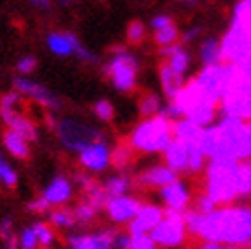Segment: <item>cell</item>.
I'll return each instance as SVG.
<instances>
[{
	"instance_id": "obj_26",
	"label": "cell",
	"mask_w": 251,
	"mask_h": 249,
	"mask_svg": "<svg viewBox=\"0 0 251 249\" xmlns=\"http://www.w3.org/2000/svg\"><path fill=\"white\" fill-rule=\"evenodd\" d=\"M164 219H166V208L153 202H143L141 210L135 217V221L145 229V233H151Z\"/></svg>"
},
{
	"instance_id": "obj_56",
	"label": "cell",
	"mask_w": 251,
	"mask_h": 249,
	"mask_svg": "<svg viewBox=\"0 0 251 249\" xmlns=\"http://www.w3.org/2000/svg\"><path fill=\"white\" fill-rule=\"evenodd\" d=\"M249 249H251V245H249Z\"/></svg>"
},
{
	"instance_id": "obj_57",
	"label": "cell",
	"mask_w": 251,
	"mask_h": 249,
	"mask_svg": "<svg viewBox=\"0 0 251 249\" xmlns=\"http://www.w3.org/2000/svg\"><path fill=\"white\" fill-rule=\"evenodd\" d=\"M194 249H196V247H194Z\"/></svg>"
},
{
	"instance_id": "obj_18",
	"label": "cell",
	"mask_w": 251,
	"mask_h": 249,
	"mask_svg": "<svg viewBox=\"0 0 251 249\" xmlns=\"http://www.w3.org/2000/svg\"><path fill=\"white\" fill-rule=\"evenodd\" d=\"M74 190H76V186H74L72 178L64 176V174H57L49 180V184L43 188L41 196L49 202L51 208H59V206H66L72 198H74Z\"/></svg>"
},
{
	"instance_id": "obj_9",
	"label": "cell",
	"mask_w": 251,
	"mask_h": 249,
	"mask_svg": "<svg viewBox=\"0 0 251 249\" xmlns=\"http://www.w3.org/2000/svg\"><path fill=\"white\" fill-rule=\"evenodd\" d=\"M21 102H23V96L19 92L15 90L4 92L0 96V119L6 124V129L17 131L29 141H37L39 131H37L35 123L21 110Z\"/></svg>"
},
{
	"instance_id": "obj_2",
	"label": "cell",
	"mask_w": 251,
	"mask_h": 249,
	"mask_svg": "<svg viewBox=\"0 0 251 249\" xmlns=\"http://www.w3.org/2000/svg\"><path fill=\"white\" fill-rule=\"evenodd\" d=\"M174 102L178 104V108L182 110L184 119L200 124L202 129L215 124L219 121L217 117H221L219 115V102H215L212 98H208L202 90L198 88V84L192 78L186 82L182 92L174 98Z\"/></svg>"
},
{
	"instance_id": "obj_3",
	"label": "cell",
	"mask_w": 251,
	"mask_h": 249,
	"mask_svg": "<svg viewBox=\"0 0 251 249\" xmlns=\"http://www.w3.org/2000/svg\"><path fill=\"white\" fill-rule=\"evenodd\" d=\"M49 123H51V127L55 131L59 145L70 153H80L88 145L104 139L102 131L98 127H94V124L78 117H61Z\"/></svg>"
},
{
	"instance_id": "obj_34",
	"label": "cell",
	"mask_w": 251,
	"mask_h": 249,
	"mask_svg": "<svg viewBox=\"0 0 251 249\" xmlns=\"http://www.w3.org/2000/svg\"><path fill=\"white\" fill-rule=\"evenodd\" d=\"M180 37H182V31L178 29V25H170V27L161 29V31H155L153 33V41L159 49H168V47H174L180 43Z\"/></svg>"
},
{
	"instance_id": "obj_29",
	"label": "cell",
	"mask_w": 251,
	"mask_h": 249,
	"mask_svg": "<svg viewBox=\"0 0 251 249\" xmlns=\"http://www.w3.org/2000/svg\"><path fill=\"white\" fill-rule=\"evenodd\" d=\"M102 186H104L108 198L125 196V194H129V190L133 188V178H129L127 174H115V176H108L102 182Z\"/></svg>"
},
{
	"instance_id": "obj_48",
	"label": "cell",
	"mask_w": 251,
	"mask_h": 249,
	"mask_svg": "<svg viewBox=\"0 0 251 249\" xmlns=\"http://www.w3.org/2000/svg\"><path fill=\"white\" fill-rule=\"evenodd\" d=\"M15 233V221H12V217H4L2 221H0V239L2 241H8Z\"/></svg>"
},
{
	"instance_id": "obj_24",
	"label": "cell",
	"mask_w": 251,
	"mask_h": 249,
	"mask_svg": "<svg viewBox=\"0 0 251 249\" xmlns=\"http://www.w3.org/2000/svg\"><path fill=\"white\" fill-rule=\"evenodd\" d=\"M117 229H102L98 233H86L84 239L76 247H66V249H112L117 237Z\"/></svg>"
},
{
	"instance_id": "obj_47",
	"label": "cell",
	"mask_w": 251,
	"mask_h": 249,
	"mask_svg": "<svg viewBox=\"0 0 251 249\" xmlns=\"http://www.w3.org/2000/svg\"><path fill=\"white\" fill-rule=\"evenodd\" d=\"M131 249H159V245L151 239V235H141V237L131 239Z\"/></svg>"
},
{
	"instance_id": "obj_11",
	"label": "cell",
	"mask_w": 251,
	"mask_h": 249,
	"mask_svg": "<svg viewBox=\"0 0 251 249\" xmlns=\"http://www.w3.org/2000/svg\"><path fill=\"white\" fill-rule=\"evenodd\" d=\"M151 239L166 249L182 247L188 239V231L184 225V213H176V210H166V219L149 233Z\"/></svg>"
},
{
	"instance_id": "obj_30",
	"label": "cell",
	"mask_w": 251,
	"mask_h": 249,
	"mask_svg": "<svg viewBox=\"0 0 251 249\" xmlns=\"http://www.w3.org/2000/svg\"><path fill=\"white\" fill-rule=\"evenodd\" d=\"M164 108V102H161L159 94L155 92H145L141 94L139 102H137V110H139L141 119H151V117H157Z\"/></svg>"
},
{
	"instance_id": "obj_28",
	"label": "cell",
	"mask_w": 251,
	"mask_h": 249,
	"mask_svg": "<svg viewBox=\"0 0 251 249\" xmlns=\"http://www.w3.org/2000/svg\"><path fill=\"white\" fill-rule=\"evenodd\" d=\"M47 223L55 231H72L74 227H78L76 217H74V208H68V206L51 208L47 213Z\"/></svg>"
},
{
	"instance_id": "obj_38",
	"label": "cell",
	"mask_w": 251,
	"mask_h": 249,
	"mask_svg": "<svg viewBox=\"0 0 251 249\" xmlns=\"http://www.w3.org/2000/svg\"><path fill=\"white\" fill-rule=\"evenodd\" d=\"M92 115L102 123L115 121V104H112L108 98H98V100L92 104Z\"/></svg>"
},
{
	"instance_id": "obj_42",
	"label": "cell",
	"mask_w": 251,
	"mask_h": 249,
	"mask_svg": "<svg viewBox=\"0 0 251 249\" xmlns=\"http://www.w3.org/2000/svg\"><path fill=\"white\" fill-rule=\"evenodd\" d=\"M19 247H21V249H41L39 239H37L33 227L21 229V233H19Z\"/></svg>"
},
{
	"instance_id": "obj_46",
	"label": "cell",
	"mask_w": 251,
	"mask_h": 249,
	"mask_svg": "<svg viewBox=\"0 0 251 249\" xmlns=\"http://www.w3.org/2000/svg\"><path fill=\"white\" fill-rule=\"evenodd\" d=\"M241 161H251V123H245L241 139Z\"/></svg>"
},
{
	"instance_id": "obj_35",
	"label": "cell",
	"mask_w": 251,
	"mask_h": 249,
	"mask_svg": "<svg viewBox=\"0 0 251 249\" xmlns=\"http://www.w3.org/2000/svg\"><path fill=\"white\" fill-rule=\"evenodd\" d=\"M31 227H33V231H35V235H37V239H39L41 249H51V245H53L55 239H57L55 229L49 225L47 221H35Z\"/></svg>"
},
{
	"instance_id": "obj_50",
	"label": "cell",
	"mask_w": 251,
	"mask_h": 249,
	"mask_svg": "<svg viewBox=\"0 0 251 249\" xmlns=\"http://www.w3.org/2000/svg\"><path fill=\"white\" fill-rule=\"evenodd\" d=\"M112 249H131V235L127 231H119L115 243H112Z\"/></svg>"
},
{
	"instance_id": "obj_45",
	"label": "cell",
	"mask_w": 251,
	"mask_h": 249,
	"mask_svg": "<svg viewBox=\"0 0 251 249\" xmlns=\"http://www.w3.org/2000/svg\"><path fill=\"white\" fill-rule=\"evenodd\" d=\"M202 31H204L202 25H192V27L184 29V33H182V37H180V43H182V45H190V43L198 41L200 35H202Z\"/></svg>"
},
{
	"instance_id": "obj_43",
	"label": "cell",
	"mask_w": 251,
	"mask_h": 249,
	"mask_svg": "<svg viewBox=\"0 0 251 249\" xmlns=\"http://www.w3.org/2000/svg\"><path fill=\"white\" fill-rule=\"evenodd\" d=\"M27 210L33 213V215H47L49 210H51V206H49V202L45 200L43 196H35L27 202Z\"/></svg>"
},
{
	"instance_id": "obj_5",
	"label": "cell",
	"mask_w": 251,
	"mask_h": 249,
	"mask_svg": "<svg viewBox=\"0 0 251 249\" xmlns=\"http://www.w3.org/2000/svg\"><path fill=\"white\" fill-rule=\"evenodd\" d=\"M221 245H251V206H221Z\"/></svg>"
},
{
	"instance_id": "obj_31",
	"label": "cell",
	"mask_w": 251,
	"mask_h": 249,
	"mask_svg": "<svg viewBox=\"0 0 251 249\" xmlns=\"http://www.w3.org/2000/svg\"><path fill=\"white\" fill-rule=\"evenodd\" d=\"M82 198L86 202H90L98 213L100 210H104L106 208V202H108V194H106V190H104V186H102V182H98V180H94L88 188L82 192Z\"/></svg>"
},
{
	"instance_id": "obj_54",
	"label": "cell",
	"mask_w": 251,
	"mask_h": 249,
	"mask_svg": "<svg viewBox=\"0 0 251 249\" xmlns=\"http://www.w3.org/2000/svg\"><path fill=\"white\" fill-rule=\"evenodd\" d=\"M180 2H184V4H196L198 0H180Z\"/></svg>"
},
{
	"instance_id": "obj_16",
	"label": "cell",
	"mask_w": 251,
	"mask_h": 249,
	"mask_svg": "<svg viewBox=\"0 0 251 249\" xmlns=\"http://www.w3.org/2000/svg\"><path fill=\"white\" fill-rule=\"evenodd\" d=\"M159 200L166 210H176V213H186L188 208H192L194 194L190 184L184 180H176L174 184L166 186L164 190H159Z\"/></svg>"
},
{
	"instance_id": "obj_6",
	"label": "cell",
	"mask_w": 251,
	"mask_h": 249,
	"mask_svg": "<svg viewBox=\"0 0 251 249\" xmlns=\"http://www.w3.org/2000/svg\"><path fill=\"white\" fill-rule=\"evenodd\" d=\"M212 129L217 137V149L208 161H241V139L245 123L233 117H219Z\"/></svg>"
},
{
	"instance_id": "obj_15",
	"label": "cell",
	"mask_w": 251,
	"mask_h": 249,
	"mask_svg": "<svg viewBox=\"0 0 251 249\" xmlns=\"http://www.w3.org/2000/svg\"><path fill=\"white\" fill-rule=\"evenodd\" d=\"M176 180H180V176L174 170H170L166 164H155L137 174L133 178V184L141 190H164Z\"/></svg>"
},
{
	"instance_id": "obj_36",
	"label": "cell",
	"mask_w": 251,
	"mask_h": 249,
	"mask_svg": "<svg viewBox=\"0 0 251 249\" xmlns=\"http://www.w3.org/2000/svg\"><path fill=\"white\" fill-rule=\"evenodd\" d=\"M74 217H76L78 227H88V225H92V223L96 221L98 210L90 202H86L84 198H82V200L76 206H74Z\"/></svg>"
},
{
	"instance_id": "obj_33",
	"label": "cell",
	"mask_w": 251,
	"mask_h": 249,
	"mask_svg": "<svg viewBox=\"0 0 251 249\" xmlns=\"http://www.w3.org/2000/svg\"><path fill=\"white\" fill-rule=\"evenodd\" d=\"M231 25L251 33V0H237L231 12Z\"/></svg>"
},
{
	"instance_id": "obj_13",
	"label": "cell",
	"mask_w": 251,
	"mask_h": 249,
	"mask_svg": "<svg viewBox=\"0 0 251 249\" xmlns=\"http://www.w3.org/2000/svg\"><path fill=\"white\" fill-rule=\"evenodd\" d=\"M110 155H112V147L108 145V141L106 139L96 141L78 153V166L80 170L96 176V174H102L110 168Z\"/></svg>"
},
{
	"instance_id": "obj_14",
	"label": "cell",
	"mask_w": 251,
	"mask_h": 249,
	"mask_svg": "<svg viewBox=\"0 0 251 249\" xmlns=\"http://www.w3.org/2000/svg\"><path fill=\"white\" fill-rule=\"evenodd\" d=\"M141 206H143V200L139 196L125 194V196H117V198H108L104 213L112 225H129L131 221H135Z\"/></svg>"
},
{
	"instance_id": "obj_17",
	"label": "cell",
	"mask_w": 251,
	"mask_h": 249,
	"mask_svg": "<svg viewBox=\"0 0 251 249\" xmlns=\"http://www.w3.org/2000/svg\"><path fill=\"white\" fill-rule=\"evenodd\" d=\"M221 117H233L243 123H251V94L243 90H231L219 104Z\"/></svg>"
},
{
	"instance_id": "obj_8",
	"label": "cell",
	"mask_w": 251,
	"mask_h": 249,
	"mask_svg": "<svg viewBox=\"0 0 251 249\" xmlns=\"http://www.w3.org/2000/svg\"><path fill=\"white\" fill-rule=\"evenodd\" d=\"M45 47L55 57H76L86 66L100 64V57L90 51L72 31H49L45 35Z\"/></svg>"
},
{
	"instance_id": "obj_12",
	"label": "cell",
	"mask_w": 251,
	"mask_h": 249,
	"mask_svg": "<svg viewBox=\"0 0 251 249\" xmlns=\"http://www.w3.org/2000/svg\"><path fill=\"white\" fill-rule=\"evenodd\" d=\"M12 90L19 92L23 98H29L35 104H39L41 108L49 110V113H57L61 108V98L53 90H49L47 86H43L41 82H37L33 78L17 76L12 80Z\"/></svg>"
},
{
	"instance_id": "obj_21",
	"label": "cell",
	"mask_w": 251,
	"mask_h": 249,
	"mask_svg": "<svg viewBox=\"0 0 251 249\" xmlns=\"http://www.w3.org/2000/svg\"><path fill=\"white\" fill-rule=\"evenodd\" d=\"M2 147L6 149V153L12 155L15 159L27 161L31 157V141L25 139L23 135H19L17 131L6 129L2 133Z\"/></svg>"
},
{
	"instance_id": "obj_55",
	"label": "cell",
	"mask_w": 251,
	"mask_h": 249,
	"mask_svg": "<svg viewBox=\"0 0 251 249\" xmlns=\"http://www.w3.org/2000/svg\"><path fill=\"white\" fill-rule=\"evenodd\" d=\"M249 168H251V161H249Z\"/></svg>"
},
{
	"instance_id": "obj_20",
	"label": "cell",
	"mask_w": 251,
	"mask_h": 249,
	"mask_svg": "<svg viewBox=\"0 0 251 249\" xmlns=\"http://www.w3.org/2000/svg\"><path fill=\"white\" fill-rule=\"evenodd\" d=\"M159 53L170 68H174L178 74H182L184 78L188 76V72L192 68V53H190V49H188V45L178 43V45L168 47V49H159Z\"/></svg>"
},
{
	"instance_id": "obj_39",
	"label": "cell",
	"mask_w": 251,
	"mask_h": 249,
	"mask_svg": "<svg viewBox=\"0 0 251 249\" xmlns=\"http://www.w3.org/2000/svg\"><path fill=\"white\" fill-rule=\"evenodd\" d=\"M192 208L196 210V213H200V215H208V213H212V210H217L219 206H217V202L212 200L206 192H200V194L194 196Z\"/></svg>"
},
{
	"instance_id": "obj_51",
	"label": "cell",
	"mask_w": 251,
	"mask_h": 249,
	"mask_svg": "<svg viewBox=\"0 0 251 249\" xmlns=\"http://www.w3.org/2000/svg\"><path fill=\"white\" fill-rule=\"evenodd\" d=\"M196 249H225V245H221V243H202Z\"/></svg>"
},
{
	"instance_id": "obj_40",
	"label": "cell",
	"mask_w": 251,
	"mask_h": 249,
	"mask_svg": "<svg viewBox=\"0 0 251 249\" xmlns=\"http://www.w3.org/2000/svg\"><path fill=\"white\" fill-rule=\"evenodd\" d=\"M200 223H202V215L196 213L194 208H188L184 213V225H186V231L188 235L198 239V231H200Z\"/></svg>"
},
{
	"instance_id": "obj_25",
	"label": "cell",
	"mask_w": 251,
	"mask_h": 249,
	"mask_svg": "<svg viewBox=\"0 0 251 249\" xmlns=\"http://www.w3.org/2000/svg\"><path fill=\"white\" fill-rule=\"evenodd\" d=\"M202 133H204V129L200 127V124L188 121V119H180L174 123V139L184 145H192V143L200 145Z\"/></svg>"
},
{
	"instance_id": "obj_19",
	"label": "cell",
	"mask_w": 251,
	"mask_h": 249,
	"mask_svg": "<svg viewBox=\"0 0 251 249\" xmlns=\"http://www.w3.org/2000/svg\"><path fill=\"white\" fill-rule=\"evenodd\" d=\"M157 78H159L161 92H164V96L168 98V100H174V98L182 92V88L188 82V78H184L182 74H178L174 68H170L166 61H161V64H159Z\"/></svg>"
},
{
	"instance_id": "obj_23",
	"label": "cell",
	"mask_w": 251,
	"mask_h": 249,
	"mask_svg": "<svg viewBox=\"0 0 251 249\" xmlns=\"http://www.w3.org/2000/svg\"><path fill=\"white\" fill-rule=\"evenodd\" d=\"M161 164H166L170 170H174L176 174H188V153H186V147L180 141H172L170 147L161 153Z\"/></svg>"
},
{
	"instance_id": "obj_1",
	"label": "cell",
	"mask_w": 251,
	"mask_h": 249,
	"mask_svg": "<svg viewBox=\"0 0 251 249\" xmlns=\"http://www.w3.org/2000/svg\"><path fill=\"white\" fill-rule=\"evenodd\" d=\"M127 141L135 149V153H164L174 141V123L159 115L151 119H141L131 129Z\"/></svg>"
},
{
	"instance_id": "obj_22",
	"label": "cell",
	"mask_w": 251,
	"mask_h": 249,
	"mask_svg": "<svg viewBox=\"0 0 251 249\" xmlns=\"http://www.w3.org/2000/svg\"><path fill=\"white\" fill-rule=\"evenodd\" d=\"M196 57H198L200 64H202V68L223 64L221 39H217V37H204L196 47Z\"/></svg>"
},
{
	"instance_id": "obj_32",
	"label": "cell",
	"mask_w": 251,
	"mask_h": 249,
	"mask_svg": "<svg viewBox=\"0 0 251 249\" xmlns=\"http://www.w3.org/2000/svg\"><path fill=\"white\" fill-rule=\"evenodd\" d=\"M17 186H19V172L8 161V157L0 151V188L15 190Z\"/></svg>"
},
{
	"instance_id": "obj_44",
	"label": "cell",
	"mask_w": 251,
	"mask_h": 249,
	"mask_svg": "<svg viewBox=\"0 0 251 249\" xmlns=\"http://www.w3.org/2000/svg\"><path fill=\"white\" fill-rule=\"evenodd\" d=\"M170 25H174V19H172V15H168V12H157V15H153L151 21H149V27H151L153 33L170 27Z\"/></svg>"
},
{
	"instance_id": "obj_27",
	"label": "cell",
	"mask_w": 251,
	"mask_h": 249,
	"mask_svg": "<svg viewBox=\"0 0 251 249\" xmlns=\"http://www.w3.org/2000/svg\"><path fill=\"white\" fill-rule=\"evenodd\" d=\"M135 161V149L129 145V141H121L112 147V155H110V166L115 168L119 174H125L131 164Z\"/></svg>"
},
{
	"instance_id": "obj_49",
	"label": "cell",
	"mask_w": 251,
	"mask_h": 249,
	"mask_svg": "<svg viewBox=\"0 0 251 249\" xmlns=\"http://www.w3.org/2000/svg\"><path fill=\"white\" fill-rule=\"evenodd\" d=\"M27 4L35 10V12H51L53 8V0H27Z\"/></svg>"
},
{
	"instance_id": "obj_41",
	"label": "cell",
	"mask_w": 251,
	"mask_h": 249,
	"mask_svg": "<svg viewBox=\"0 0 251 249\" xmlns=\"http://www.w3.org/2000/svg\"><path fill=\"white\" fill-rule=\"evenodd\" d=\"M37 57L35 55H31V53H27V55H21L19 59H17V72H19V76H27V78H31V74L37 70Z\"/></svg>"
},
{
	"instance_id": "obj_4",
	"label": "cell",
	"mask_w": 251,
	"mask_h": 249,
	"mask_svg": "<svg viewBox=\"0 0 251 249\" xmlns=\"http://www.w3.org/2000/svg\"><path fill=\"white\" fill-rule=\"evenodd\" d=\"M104 76L110 80L112 88L121 94H131L139 84V57L131 49H112L108 61L104 64Z\"/></svg>"
},
{
	"instance_id": "obj_52",
	"label": "cell",
	"mask_w": 251,
	"mask_h": 249,
	"mask_svg": "<svg viewBox=\"0 0 251 249\" xmlns=\"http://www.w3.org/2000/svg\"><path fill=\"white\" fill-rule=\"evenodd\" d=\"M78 2H82V0H59L61 6H72V4H78Z\"/></svg>"
},
{
	"instance_id": "obj_7",
	"label": "cell",
	"mask_w": 251,
	"mask_h": 249,
	"mask_svg": "<svg viewBox=\"0 0 251 249\" xmlns=\"http://www.w3.org/2000/svg\"><path fill=\"white\" fill-rule=\"evenodd\" d=\"M192 80L208 98L221 104V100L235 86V68L231 64H225V61L219 66H206V68H200Z\"/></svg>"
},
{
	"instance_id": "obj_53",
	"label": "cell",
	"mask_w": 251,
	"mask_h": 249,
	"mask_svg": "<svg viewBox=\"0 0 251 249\" xmlns=\"http://www.w3.org/2000/svg\"><path fill=\"white\" fill-rule=\"evenodd\" d=\"M225 249H245V247H239V245H225Z\"/></svg>"
},
{
	"instance_id": "obj_10",
	"label": "cell",
	"mask_w": 251,
	"mask_h": 249,
	"mask_svg": "<svg viewBox=\"0 0 251 249\" xmlns=\"http://www.w3.org/2000/svg\"><path fill=\"white\" fill-rule=\"evenodd\" d=\"M221 51H223V61L231 66H239L251 55V33L231 25L225 35L221 37Z\"/></svg>"
},
{
	"instance_id": "obj_37",
	"label": "cell",
	"mask_w": 251,
	"mask_h": 249,
	"mask_svg": "<svg viewBox=\"0 0 251 249\" xmlns=\"http://www.w3.org/2000/svg\"><path fill=\"white\" fill-rule=\"evenodd\" d=\"M125 37H127V43L129 45H141L145 41L147 37V25L143 21H131L127 25V33H125Z\"/></svg>"
}]
</instances>
